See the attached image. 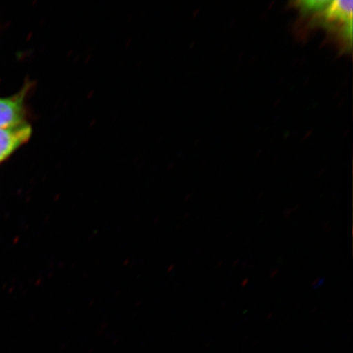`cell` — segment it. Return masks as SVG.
I'll return each instance as SVG.
<instances>
[{"instance_id": "obj_2", "label": "cell", "mask_w": 353, "mask_h": 353, "mask_svg": "<svg viewBox=\"0 0 353 353\" xmlns=\"http://www.w3.org/2000/svg\"><path fill=\"white\" fill-rule=\"evenodd\" d=\"M32 134L28 123L0 129V163L6 161L13 152L28 142Z\"/></svg>"}, {"instance_id": "obj_1", "label": "cell", "mask_w": 353, "mask_h": 353, "mask_svg": "<svg viewBox=\"0 0 353 353\" xmlns=\"http://www.w3.org/2000/svg\"><path fill=\"white\" fill-rule=\"evenodd\" d=\"M28 86L8 98L0 99V129L21 125L25 123V99Z\"/></svg>"}, {"instance_id": "obj_3", "label": "cell", "mask_w": 353, "mask_h": 353, "mask_svg": "<svg viewBox=\"0 0 353 353\" xmlns=\"http://www.w3.org/2000/svg\"><path fill=\"white\" fill-rule=\"evenodd\" d=\"M353 2L346 0H335L330 1L323 12L324 20L329 23H339L344 25L352 21Z\"/></svg>"}, {"instance_id": "obj_4", "label": "cell", "mask_w": 353, "mask_h": 353, "mask_svg": "<svg viewBox=\"0 0 353 353\" xmlns=\"http://www.w3.org/2000/svg\"><path fill=\"white\" fill-rule=\"evenodd\" d=\"M330 1H326V0H315V1H300V8H301L303 12H323L326 7L329 6Z\"/></svg>"}]
</instances>
